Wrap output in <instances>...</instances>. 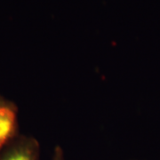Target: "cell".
I'll use <instances>...</instances> for the list:
<instances>
[{
	"label": "cell",
	"mask_w": 160,
	"mask_h": 160,
	"mask_svg": "<svg viewBox=\"0 0 160 160\" xmlns=\"http://www.w3.org/2000/svg\"><path fill=\"white\" fill-rule=\"evenodd\" d=\"M0 160H41L39 142L33 136L20 134L0 151Z\"/></svg>",
	"instance_id": "6da1fadb"
},
{
	"label": "cell",
	"mask_w": 160,
	"mask_h": 160,
	"mask_svg": "<svg viewBox=\"0 0 160 160\" xmlns=\"http://www.w3.org/2000/svg\"><path fill=\"white\" fill-rule=\"evenodd\" d=\"M19 135L17 106L5 99L0 102V151Z\"/></svg>",
	"instance_id": "7a4b0ae2"
},
{
	"label": "cell",
	"mask_w": 160,
	"mask_h": 160,
	"mask_svg": "<svg viewBox=\"0 0 160 160\" xmlns=\"http://www.w3.org/2000/svg\"><path fill=\"white\" fill-rule=\"evenodd\" d=\"M51 160H66L64 150L61 146H55L54 147Z\"/></svg>",
	"instance_id": "3957f363"
},
{
	"label": "cell",
	"mask_w": 160,
	"mask_h": 160,
	"mask_svg": "<svg viewBox=\"0 0 160 160\" xmlns=\"http://www.w3.org/2000/svg\"><path fill=\"white\" fill-rule=\"evenodd\" d=\"M4 100H5V98H3L0 95V102H2V101H4Z\"/></svg>",
	"instance_id": "277c9868"
},
{
	"label": "cell",
	"mask_w": 160,
	"mask_h": 160,
	"mask_svg": "<svg viewBox=\"0 0 160 160\" xmlns=\"http://www.w3.org/2000/svg\"><path fill=\"white\" fill-rule=\"evenodd\" d=\"M133 160H137V159H133Z\"/></svg>",
	"instance_id": "5b68a950"
}]
</instances>
